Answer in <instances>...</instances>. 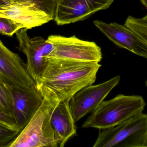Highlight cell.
Returning <instances> with one entry per match:
<instances>
[{
	"instance_id": "1",
	"label": "cell",
	"mask_w": 147,
	"mask_h": 147,
	"mask_svg": "<svg viewBox=\"0 0 147 147\" xmlns=\"http://www.w3.org/2000/svg\"><path fill=\"white\" fill-rule=\"evenodd\" d=\"M37 90L44 98L61 102L93 84L102 66L98 62L49 58Z\"/></svg>"
},
{
	"instance_id": "2",
	"label": "cell",
	"mask_w": 147,
	"mask_h": 147,
	"mask_svg": "<svg viewBox=\"0 0 147 147\" xmlns=\"http://www.w3.org/2000/svg\"><path fill=\"white\" fill-rule=\"evenodd\" d=\"M146 104L141 96L119 94L110 100L103 101L82 127L102 129L115 127L141 114Z\"/></svg>"
},
{
	"instance_id": "3",
	"label": "cell",
	"mask_w": 147,
	"mask_h": 147,
	"mask_svg": "<svg viewBox=\"0 0 147 147\" xmlns=\"http://www.w3.org/2000/svg\"><path fill=\"white\" fill-rule=\"evenodd\" d=\"M59 102L53 98H44L28 123L7 147H59L51 119Z\"/></svg>"
},
{
	"instance_id": "4",
	"label": "cell",
	"mask_w": 147,
	"mask_h": 147,
	"mask_svg": "<svg viewBox=\"0 0 147 147\" xmlns=\"http://www.w3.org/2000/svg\"><path fill=\"white\" fill-rule=\"evenodd\" d=\"M93 147H147V114L142 113L119 125L99 129Z\"/></svg>"
},
{
	"instance_id": "5",
	"label": "cell",
	"mask_w": 147,
	"mask_h": 147,
	"mask_svg": "<svg viewBox=\"0 0 147 147\" xmlns=\"http://www.w3.org/2000/svg\"><path fill=\"white\" fill-rule=\"evenodd\" d=\"M47 40L52 44L53 48L47 58L98 63L102 59L101 47L96 43L82 40L75 35L66 37L51 35Z\"/></svg>"
},
{
	"instance_id": "6",
	"label": "cell",
	"mask_w": 147,
	"mask_h": 147,
	"mask_svg": "<svg viewBox=\"0 0 147 147\" xmlns=\"http://www.w3.org/2000/svg\"><path fill=\"white\" fill-rule=\"evenodd\" d=\"M26 28H22L16 35L19 43L18 49L26 55L27 70L37 86L47 64V58L53 47L51 42L42 37H29Z\"/></svg>"
},
{
	"instance_id": "7",
	"label": "cell",
	"mask_w": 147,
	"mask_h": 147,
	"mask_svg": "<svg viewBox=\"0 0 147 147\" xmlns=\"http://www.w3.org/2000/svg\"><path fill=\"white\" fill-rule=\"evenodd\" d=\"M120 79L121 77L117 75L102 83L86 86L74 95L69 107L75 122L92 113L118 84Z\"/></svg>"
},
{
	"instance_id": "8",
	"label": "cell",
	"mask_w": 147,
	"mask_h": 147,
	"mask_svg": "<svg viewBox=\"0 0 147 147\" xmlns=\"http://www.w3.org/2000/svg\"><path fill=\"white\" fill-rule=\"evenodd\" d=\"M114 0H57L54 19L63 26L83 21L109 7Z\"/></svg>"
},
{
	"instance_id": "9",
	"label": "cell",
	"mask_w": 147,
	"mask_h": 147,
	"mask_svg": "<svg viewBox=\"0 0 147 147\" xmlns=\"http://www.w3.org/2000/svg\"><path fill=\"white\" fill-rule=\"evenodd\" d=\"M0 82L22 88L35 87V82L19 54L10 51L0 40Z\"/></svg>"
},
{
	"instance_id": "10",
	"label": "cell",
	"mask_w": 147,
	"mask_h": 147,
	"mask_svg": "<svg viewBox=\"0 0 147 147\" xmlns=\"http://www.w3.org/2000/svg\"><path fill=\"white\" fill-rule=\"evenodd\" d=\"M0 17L11 19L28 30L54 20L32 3L14 0L0 6Z\"/></svg>"
},
{
	"instance_id": "11",
	"label": "cell",
	"mask_w": 147,
	"mask_h": 147,
	"mask_svg": "<svg viewBox=\"0 0 147 147\" xmlns=\"http://www.w3.org/2000/svg\"><path fill=\"white\" fill-rule=\"evenodd\" d=\"M8 86L13 102V117L17 129L20 132L34 115L44 98L36 87Z\"/></svg>"
},
{
	"instance_id": "12",
	"label": "cell",
	"mask_w": 147,
	"mask_h": 147,
	"mask_svg": "<svg viewBox=\"0 0 147 147\" xmlns=\"http://www.w3.org/2000/svg\"><path fill=\"white\" fill-rule=\"evenodd\" d=\"M93 23L117 46L147 59V43L132 29L117 22L107 23L95 20Z\"/></svg>"
},
{
	"instance_id": "13",
	"label": "cell",
	"mask_w": 147,
	"mask_h": 147,
	"mask_svg": "<svg viewBox=\"0 0 147 147\" xmlns=\"http://www.w3.org/2000/svg\"><path fill=\"white\" fill-rule=\"evenodd\" d=\"M70 99L59 102L51 117V124L55 132L59 147H64L70 139L77 135L76 122L70 108Z\"/></svg>"
},
{
	"instance_id": "14",
	"label": "cell",
	"mask_w": 147,
	"mask_h": 147,
	"mask_svg": "<svg viewBox=\"0 0 147 147\" xmlns=\"http://www.w3.org/2000/svg\"><path fill=\"white\" fill-rule=\"evenodd\" d=\"M0 109L8 115L13 117V102L11 91L8 85L1 82Z\"/></svg>"
},
{
	"instance_id": "15",
	"label": "cell",
	"mask_w": 147,
	"mask_h": 147,
	"mask_svg": "<svg viewBox=\"0 0 147 147\" xmlns=\"http://www.w3.org/2000/svg\"><path fill=\"white\" fill-rule=\"evenodd\" d=\"M125 26L136 33L147 44V22L141 18L129 16L125 21Z\"/></svg>"
},
{
	"instance_id": "16",
	"label": "cell",
	"mask_w": 147,
	"mask_h": 147,
	"mask_svg": "<svg viewBox=\"0 0 147 147\" xmlns=\"http://www.w3.org/2000/svg\"><path fill=\"white\" fill-rule=\"evenodd\" d=\"M24 27L20 23L4 17H0V34L9 37H12Z\"/></svg>"
},
{
	"instance_id": "17",
	"label": "cell",
	"mask_w": 147,
	"mask_h": 147,
	"mask_svg": "<svg viewBox=\"0 0 147 147\" xmlns=\"http://www.w3.org/2000/svg\"><path fill=\"white\" fill-rule=\"evenodd\" d=\"M20 132L0 123V147H7Z\"/></svg>"
},
{
	"instance_id": "18",
	"label": "cell",
	"mask_w": 147,
	"mask_h": 147,
	"mask_svg": "<svg viewBox=\"0 0 147 147\" xmlns=\"http://www.w3.org/2000/svg\"><path fill=\"white\" fill-rule=\"evenodd\" d=\"M28 1L35 4L39 9L54 19L57 0H14Z\"/></svg>"
},
{
	"instance_id": "19",
	"label": "cell",
	"mask_w": 147,
	"mask_h": 147,
	"mask_svg": "<svg viewBox=\"0 0 147 147\" xmlns=\"http://www.w3.org/2000/svg\"><path fill=\"white\" fill-rule=\"evenodd\" d=\"M0 123L11 128L17 129L14 118L5 114L1 109H0Z\"/></svg>"
},
{
	"instance_id": "20",
	"label": "cell",
	"mask_w": 147,
	"mask_h": 147,
	"mask_svg": "<svg viewBox=\"0 0 147 147\" xmlns=\"http://www.w3.org/2000/svg\"><path fill=\"white\" fill-rule=\"evenodd\" d=\"M142 5H144L147 9V0H140Z\"/></svg>"
},
{
	"instance_id": "21",
	"label": "cell",
	"mask_w": 147,
	"mask_h": 147,
	"mask_svg": "<svg viewBox=\"0 0 147 147\" xmlns=\"http://www.w3.org/2000/svg\"><path fill=\"white\" fill-rule=\"evenodd\" d=\"M9 0H0V6L8 1Z\"/></svg>"
},
{
	"instance_id": "22",
	"label": "cell",
	"mask_w": 147,
	"mask_h": 147,
	"mask_svg": "<svg viewBox=\"0 0 147 147\" xmlns=\"http://www.w3.org/2000/svg\"><path fill=\"white\" fill-rule=\"evenodd\" d=\"M141 19L142 20L147 22V14L144 17H142V18H141Z\"/></svg>"
},
{
	"instance_id": "23",
	"label": "cell",
	"mask_w": 147,
	"mask_h": 147,
	"mask_svg": "<svg viewBox=\"0 0 147 147\" xmlns=\"http://www.w3.org/2000/svg\"><path fill=\"white\" fill-rule=\"evenodd\" d=\"M146 86H147V80L146 82Z\"/></svg>"
}]
</instances>
